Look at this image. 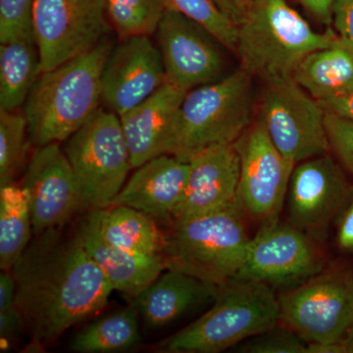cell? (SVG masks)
<instances>
[{
  "label": "cell",
  "instance_id": "obj_3",
  "mask_svg": "<svg viewBox=\"0 0 353 353\" xmlns=\"http://www.w3.org/2000/svg\"><path fill=\"white\" fill-rule=\"evenodd\" d=\"M338 39L333 28L312 29L287 0H252L238 25L241 68L265 83L292 78L310 53Z\"/></svg>",
  "mask_w": 353,
  "mask_h": 353
},
{
  "label": "cell",
  "instance_id": "obj_23",
  "mask_svg": "<svg viewBox=\"0 0 353 353\" xmlns=\"http://www.w3.org/2000/svg\"><path fill=\"white\" fill-rule=\"evenodd\" d=\"M92 211L99 233L108 243L134 254L161 256L164 232L152 216L126 205Z\"/></svg>",
  "mask_w": 353,
  "mask_h": 353
},
{
  "label": "cell",
  "instance_id": "obj_24",
  "mask_svg": "<svg viewBox=\"0 0 353 353\" xmlns=\"http://www.w3.org/2000/svg\"><path fill=\"white\" fill-rule=\"evenodd\" d=\"M41 73L34 37L0 43V110L18 111L24 106Z\"/></svg>",
  "mask_w": 353,
  "mask_h": 353
},
{
  "label": "cell",
  "instance_id": "obj_37",
  "mask_svg": "<svg viewBox=\"0 0 353 353\" xmlns=\"http://www.w3.org/2000/svg\"><path fill=\"white\" fill-rule=\"evenodd\" d=\"M299 2L323 24H332V7L334 0H299Z\"/></svg>",
  "mask_w": 353,
  "mask_h": 353
},
{
  "label": "cell",
  "instance_id": "obj_16",
  "mask_svg": "<svg viewBox=\"0 0 353 353\" xmlns=\"http://www.w3.org/2000/svg\"><path fill=\"white\" fill-rule=\"evenodd\" d=\"M22 187L29 196L36 236L59 228L83 208L71 165L59 143L36 148Z\"/></svg>",
  "mask_w": 353,
  "mask_h": 353
},
{
  "label": "cell",
  "instance_id": "obj_22",
  "mask_svg": "<svg viewBox=\"0 0 353 353\" xmlns=\"http://www.w3.org/2000/svg\"><path fill=\"white\" fill-rule=\"evenodd\" d=\"M292 78L316 101L339 99L353 92V46L338 39L310 53Z\"/></svg>",
  "mask_w": 353,
  "mask_h": 353
},
{
  "label": "cell",
  "instance_id": "obj_28",
  "mask_svg": "<svg viewBox=\"0 0 353 353\" xmlns=\"http://www.w3.org/2000/svg\"><path fill=\"white\" fill-rule=\"evenodd\" d=\"M30 145L24 112L0 110V187L15 182Z\"/></svg>",
  "mask_w": 353,
  "mask_h": 353
},
{
  "label": "cell",
  "instance_id": "obj_13",
  "mask_svg": "<svg viewBox=\"0 0 353 353\" xmlns=\"http://www.w3.org/2000/svg\"><path fill=\"white\" fill-rule=\"evenodd\" d=\"M234 145L241 162L239 196L246 213L264 224L277 220L296 166L281 154L259 122L250 125Z\"/></svg>",
  "mask_w": 353,
  "mask_h": 353
},
{
  "label": "cell",
  "instance_id": "obj_39",
  "mask_svg": "<svg viewBox=\"0 0 353 353\" xmlns=\"http://www.w3.org/2000/svg\"><path fill=\"white\" fill-rule=\"evenodd\" d=\"M338 241L343 250H353V202L345 212L339 229Z\"/></svg>",
  "mask_w": 353,
  "mask_h": 353
},
{
  "label": "cell",
  "instance_id": "obj_9",
  "mask_svg": "<svg viewBox=\"0 0 353 353\" xmlns=\"http://www.w3.org/2000/svg\"><path fill=\"white\" fill-rule=\"evenodd\" d=\"M257 122L294 166L330 152L326 111L294 78L265 83Z\"/></svg>",
  "mask_w": 353,
  "mask_h": 353
},
{
  "label": "cell",
  "instance_id": "obj_2",
  "mask_svg": "<svg viewBox=\"0 0 353 353\" xmlns=\"http://www.w3.org/2000/svg\"><path fill=\"white\" fill-rule=\"evenodd\" d=\"M112 48L105 39L41 73L24 104L31 145L64 143L101 109L102 71Z\"/></svg>",
  "mask_w": 353,
  "mask_h": 353
},
{
  "label": "cell",
  "instance_id": "obj_7",
  "mask_svg": "<svg viewBox=\"0 0 353 353\" xmlns=\"http://www.w3.org/2000/svg\"><path fill=\"white\" fill-rule=\"evenodd\" d=\"M64 143L82 208H109L134 169L119 116L101 108Z\"/></svg>",
  "mask_w": 353,
  "mask_h": 353
},
{
  "label": "cell",
  "instance_id": "obj_19",
  "mask_svg": "<svg viewBox=\"0 0 353 353\" xmlns=\"http://www.w3.org/2000/svg\"><path fill=\"white\" fill-rule=\"evenodd\" d=\"M187 92L164 83L145 101L119 115L132 168L167 154L174 118Z\"/></svg>",
  "mask_w": 353,
  "mask_h": 353
},
{
  "label": "cell",
  "instance_id": "obj_36",
  "mask_svg": "<svg viewBox=\"0 0 353 353\" xmlns=\"http://www.w3.org/2000/svg\"><path fill=\"white\" fill-rule=\"evenodd\" d=\"M320 104L326 113L333 114V115L353 122V92L339 97V99L321 102Z\"/></svg>",
  "mask_w": 353,
  "mask_h": 353
},
{
  "label": "cell",
  "instance_id": "obj_31",
  "mask_svg": "<svg viewBox=\"0 0 353 353\" xmlns=\"http://www.w3.org/2000/svg\"><path fill=\"white\" fill-rule=\"evenodd\" d=\"M34 0H0V43L34 37Z\"/></svg>",
  "mask_w": 353,
  "mask_h": 353
},
{
  "label": "cell",
  "instance_id": "obj_27",
  "mask_svg": "<svg viewBox=\"0 0 353 353\" xmlns=\"http://www.w3.org/2000/svg\"><path fill=\"white\" fill-rule=\"evenodd\" d=\"M165 10L161 0H106L109 23L120 41L155 34Z\"/></svg>",
  "mask_w": 353,
  "mask_h": 353
},
{
  "label": "cell",
  "instance_id": "obj_30",
  "mask_svg": "<svg viewBox=\"0 0 353 353\" xmlns=\"http://www.w3.org/2000/svg\"><path fill=\"white\" fill-rule=\"evenodd\" d=\"M245 353H308V343L287 326L262 332L236 345Z\"/></svg>",
  "mask_w": 353,
  "mask_h": 353
},
{
  "label": "cell",
  "instance_id": "obj_18",
  "mask_svg": "<svg viewBox=\"0 0 353 353\" xmlns=\"http://www.w3.org/2000/svg\"><path fill=\"white\" fill-rule=\"evenodd\" d=\"M189 172V162L173 155L152 158L136 168L110 206L126 205L154 219L170 221Z\"/></svg>",
  "mask_w": 353,
  "mask_h": 353
},
{
  "label": "cell",
  "instance_id": "obj_12",
  "mask_svg": "<svg viewBox=\"0 0 353 353\" xmlns=\"http://www.w3.org/2000/svg\"><path fill=\"white\" fill-rule=\"evenodd\" d=\"M157 34L167 83L190 92L224 77L222 44L194 21L167 9Z\"/></svg>",
  "mask_w": 353,
  "mask_h": 353
},
{
  "label": "cell",
  "instance_id": "obj_25",
  "mask_svg": "<svg viewBox=\"0 0 353 353\" xmlns=\"http://www.w3.org/2000/svg\"><path fill=\"white\" fill-rule=\"evenodd\" d=\"M32 233L29 196L15 183L0 187V268L10 271Z\"/></svg>",
  "mask_w": 353,
  "mask_h": 353
},
{
  "label": "cell",
  "instance_id": "obj_11",
  "mask_svg": "<svg viewBox=\"0 0 353 353\" xmlns=\"http://www.w3.org/2000/svg\"><path fill=\"white\" fill-rule=\"evenodd\" d=\"M323 270V259L305 232L277 220L250 239L245 261L234 280L254 281L285 290Z\"/></svg>",
  "mask_w": 353,
  "mask_h": 353
},
{
  "label": "cell",
  "instance_id": "obj_10",
  "mask_svg": "<svg viewBox=\"0 0 353 353\" xmlns=\"http://www.w3.org/2000/svg\"><path fill=\"white\" fill-rule=\"evenodd\" d=\"M106 0H34L32 29L41 73L79 57L108 39Z\"/></svg>",
  "mask_w": 353,
  "mask_h": 353
},
{
  "label": "cell",
  "instance_id": "obj_26",
  "mask_svg": "<svg viewBox=\"0 0 353 353\" xmlns=\"http://www.w3.org/2000/svg\"><path fill=\"white\" fill-rule=\"evenodd\" d=\"M138 316L132 306L104 316L77 334L72 341V350L81 353L130 350L141 341Z\"/></svg>",
  "mask_w": 353,
  "mask_h": 353
},
{
  "label": "cell",
  "instance_id": "obj_29",
  "mask_svg": "<svg viewBox=\"0 0 353 353\" xmlns=\"http://www.w3.org/2000/svg\"><path fill=\"white\" fill-rule=\"evenodd\" d=\"M165 9L176 11L208 30L223 48L236 52L238 25L213 0H161Z\"/></svg>",
  "mask_w": 353,
  "mask_h": 353
},
{
  "label": "cell",
  "instance_id": "obj_14",
  "mask_svg": "<svg viewBox=\"0 0 353 353\" xmlns=\"http://www.w3.org/2000/svg\"><path fill=\"white\" fill-rule=\"evenodd\" d=\"M352 194L340 166L332 157L319 155L294 167L288 190L290 224L308 234L329 226Z\"/></svg>",
  "mask_w": 353,
  "mask_h": 353
},
{
  "label": "cell",
  "instance_id": "obj_38",
  "mask_svg": "<svg viewBox=\"0 0 353 353\" xmlns=\"http://www.w3.org/2000/svg\"><path fill=\"white\" fill-rule=\"evenodd\" d=\"M213 1L219 6L223 12L239 25L245 18L252 0H213Z\"/></svg>",
  "mask_w": 353,
  "mask_h": 353
},
{
  "label": "cell",
  "instance_id": "obj_1",
  "mask_svg": "<svg viewBox=\"0 0 353 353\" xmlns=\"http://www.w3.org/2000/svg\"><path fill=\"white\" fill-rule=\"evenodd\" d=\"M11 272L15 306L34 348L99 312L114 290L76 236L66 238L60 227L37 234Z\"/></svg>",
  "mask_w": 353,
  "mask_h": 353
},
{
  "label": "cell",
  "instance_id": "obj_21",
  "mask_svg": "<svg viewBox=\"0 0 353 353\" xmlns=\"http://www.w3.org/2000/svg\"><path fill=\"white\" fill-rule=\"evenodd\" d=\"M220 288L183 272L166 269L132 297V307L148 328L160 329L196 306L214 301Z\"/></svg>",
  "mask_w": 353,
  "mask_h": 353
},
{
  "label": "cell",
  "instance_id": "obj_34",
  "mask_svg": "<svg viewBox=\"0 0 353 353\" xmlns=\"http://www.w3.org/2000/svg\"><path fill=\"white\" fill-rule=\"evenodd\" d=\"M26 327L24 318L16 306L0 311V338L2 345L12 343Z\"/></svg>",
  "mask_w": 353,
  "mask_h": 353
},
{
  "label": "cell",
  "instance_id": "obj_17",
  "mask_svg": "<svg viewBox=\"0 0 353 353\" xmlns=\"http://www.w3.org/2000/svg\"><path fill=\"white\" fill-rule=\"evenodd\" d=\"M188 162L190 172L187 185L171 220L210 214L227 208L236 199L241 162L234 143L210 146L197 152Z\"/></svg>",
  "mask_w": 353,
  "mask_h": 353
},
{
  "label": "cell",
  "instance_id": "obj_5",
  "mask_svg": "<svg viewBox=\"0 0 353 353\" xmlns=\"http://www.w3.org/2000/svg\"><path fill=\"white\" fill-rule=\"evenodd\" d=\"M253 77L243 68L187 92L174 118L167 154L189 161L213 145L234 143L252 124Z\"/></svg>",
  "mask_w": 353,
  "mask_h": 353
},
{
  "label": "cell",
  "instance_id": "obj_8",
  "mask_svg": "<svg viewBox=\"0 0 353 353\" xmlns=\"http://www.w3.org/2000/svg\"><path fill=\"white\" fill-rule=\"evenodd\" d=\"M280 321L308 343H343L353 326V276L321 271L278 296Z\"/></svg>",
  "mask_w": 353,
  "mask_h": 353
},
{
  "label": "cell",
  "instance_id": "obj_35",
  "mask_svg": "<svg viewBox=\"0 0 353 353\" xmlns=\"http://www.w3.org/2000/svg\"><path fill=\"white\" fill-rule=\"evenodd\" d=\"M16 281L12 272L2 271L0 274V311L15 306Z\"/></svg>",
  "mask_w": 353,
  "mask_h": 353
},
{
  "label": "cell",
  "instance_id": "obj_6",
  "mask_svg": "<svg viewBox=\"0 0 353 353\" xmlns=\"http://www.w3.org/2000/svg\"><path fill=\"white\" fill-rule=\"evenodd\" d=\"M280 322V303L271 285L254 281L233 280L220 288L214 304L159 350L166 352L217 353Z\"/></svg>",
  "mask_w": 353,
  "mask_h": 353
},
{
  "label": "cell",
  "instance_id": "obj_33",
  "mask_svg": "<svg viewBox=\"0 0 353 353\" xmlns=\"http://www.w3.org/2000/svg\"><path fill=\"white\" fill-rule=\"evenodd\" d=\"M332 24L336 34L353 46V0H334Z\"/></svg>",
  "mask_w": 353,
  "mask_h": 353
},
{
  "label": "cell",
  "instance_id": "obj_32",
  "mask_svg": "<svg viewBox=\"0 0 353 353\" xmlns=\"http://www.w3.org/2000/svg\"><path fill=\"white\" fill-rule=\"evenodd\" d=\"M326 129L330 150L353 176V122L326 113Z\"/></svg>",
  "mask_w": 353,
  "mask_h": 353
},
{
  "label": "cell",
  "instance_id": "obj_4",
  "mask_svg": "<svg viewBox=\"0 0 353 353\" xmlns=\"http://www.w3.org/2000/svg\"><path fill=\"white\" fill-rule=\"evenodd\" d=\"M240 196L216 212L171 220L162 252L166 269L222 287L234 280L245 261L250 238Z\"/></svg>",
  "mask_w": 353,
  "mask_h": 353
},
{
  "label": "cell",
  "instance_id": "obj_15",
  "mask_svg": "<svg viewBox=\"0 0 353 353\" xmlns=\"http://www.w3.org/2000/svg\"><path fill=\"white\" fill-rule=\"evenodd\" d=\"M167 83L161 53L150 37H132L112 48L102 71V102L121 115Z\"/></svg>",
  "mask_w": 353,
  "mask_h": 353
},
{
  "label": "cell",
  "instance_id": "obj_20",
  "mask_svg": "<svg viewBox=\"0 0 353 353\" xmlns=\"http://www.w3.org/2000/svg\"><path fill=\"white\" fill-rule=\"evenodd\" d=\"M74 236L99 265L113 290L132 299L166 270L161 256L134 254L104 240L92 211L79 224Z\"/></svg>",
  "mask_w": 353,
  "mask_h": 353
},
{
  "label": "cell",
  "instance_id": "obj_40",
  "mask_svg": "<svg viewBox=\"0 0 353 353\" xmlns=\"http://www.w3.org/2000/svg\"><path fill=\"white\" fill-rule=\"evenodd\" d=\"M343 343L345 345V353H353V326L348 331Z\"/></svg>",
  "mask_w": 353,
  "mask_h": 353
}]
</instances>
